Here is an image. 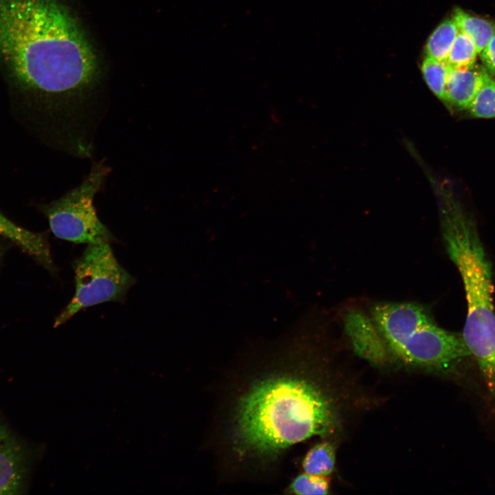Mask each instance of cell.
<instances>
[{
	"label": "cell",
	"instance_id": "cell-15",
	"mask_svg": "<svg viewBox=\"0 0 495 495\" xmlns=\"http://www.w3.org/2000/svg\"><path fill=\"white\" fill-rule=\"evenodd\" d=\"M466 110L472 118H495V80L488 72L481 87Z\"/></svg>",
	"mask_w": 495,
	"mask_h": 495
},
{
	"label": "cell",
	"instance_id": "cell-4",
	"mask_svg": "<svg viewBox=\"0 0 495 495\" xmlns=\"http://www.w3.org/2000/svg\"><path fill=\"white\" fill-rule=\"evenodd\" d=\"M75 293L56 317L63 324L80 310L106 302H121L136 280L114 256L109 242L88 244L73 263Z\"/></svg>",
	"mask_w": 495,
	"mask_h": 495
},
{
	"label": "cell",
	"instance_id": "cell-9",
	"mask_svg": "<svg viewBox=\"0 0 495 495\" xmlns=\"http://www.w3.org/2000/svg\"><path fill=\"white\" fill-rule=\"evenodd\" d=\"M345 330L359 355L375 364L385 360L387 347L371 318L358 311L350 313L345 318Z\"/></svg>",
	"mask_w": 495,
	"mask_h": 495
},
{
	"label": "cell",
	"instance_id": "cell-17",
	"mask_svg": "<svg viewBox=\"0 0 495 495\" xmlns=\"http://www.w3.org/2000/svg\"><path fill=\"white\" fill-rule=\"evenodd\" d=\"M449 69L446 62L428 56L421 65V71L428 86L437 97L445 102Z\"/></svg>",
	"mask_w": 495,
	"mask_h": 495
},
{
	"label": "cell",
	"instance_id": "cell-6",
	"mask_svg": "<svg viewBox=\"0 0 495 495\" xmlns=\"http://www.w3.org/2000/svg\"><path fill=\"white\" fill-rule=\"evenodd\" d=\"M404 362L437 371L450 369L470 353L462 334L432 322L416 330L390 349Z\"/></svg>",
	"mask_w": 495,
	"mask_h": 495
},
{
	"label": "cell",
	"instance_id": "cell-12",
	"mask_svg": "<svg viewBox=\"0 0 495 495\" xmlns=\"http://www.w3.org/2000/svg\"><path fill=\"white\" fill-rule=\"evenodd\" d=\"M452 19L459 31L473 41L478 54L495 34V23L472 16L460 8L455 9Z\"/></svg>",
	"mask_w": 495,
	"mask_h": 495
},
{
	"label": "cell",
	"instance_id": "cell-8",
	"mask_svg": "<svg viewBox=\"0 0 495 495\" xmlns=\"http://www.w3.org/2000/svg\"><path fill=\"white\" fill-rule=\"evenodd\" d=\"M28 476V452L0 421V494H18Z\"/></svg>",
	"mask_w": 495,
	"mask_h": 495
},
{
	"label": "cell",
	"instance_id": "cell-1",
	"mask_svg": "<svg viewBox=\"0 0 495 495\" xmlns=\"http://www.w3.org/2000/svg\"><path fill=\"white\" fill-rule=\"evenodd\" d=\"M98 70L91 45L61 0H0V74L27 129L58 133Z\"/></svg>",
	"mask_w": 495,
	"mask_h": 495
},
{
	"label": "cell",
	"instance_id": "cell-10",
	"mask_svg": "<svg viewBox=\"0 0 495 495\" xmlns=\"http://www.w3.org/2000/svg\"><path fill=\"white\" fill-rule=\"evenodd\" d=\"M487 70L474 65L466 68H450L446 100L460 110H466L481 87Z\"/></svg>",
	"mask_w": 495,
	"mask_h": 495
},
{
	"label": "cell",
	"instance_id": "cell-19",
	"mask_svg": "<svg viewBox=\"0 0 495 495\" xmlns=\"http://www.w3.org/2000/svg\"><path fill=\"white\" fill-rule=\"evenodd\" d=\"M479 55L485 69L495 77V34Z\"/></svg>",
	"mask_w": 495,
	"mask_h": 495
},
{
	"label": "cell",
	"instance_id": "cell-3",
	"mask_svg": "<svg viewBox=\"0 0 495 495\" xmlns=\"http://www.w3.org/2000/svg\"><path fill=\"white\" fill-rule=\"evenodd\" d=\"M442 194V235L463 284L467 314L462 336L471 353L495 346L492 264L472 217L450 192Z\"/></svg>",
	"mask_w": 495,
	"mask_h": 495
},
{
	"label": "cell",
	"instance_id": "cell-2",
	"mask_svg": "<svg viewBox=\"0 0 495 495\" xmlns=\"http://www.w3.org/2000/svg\"><path fill=\"white\" fill-rule=\"evenodd\" d=\"M336 423L331 402L316 386L277 376L259 382L241 399L236 434L245 449L274 452L314 435H329Z\"/></svg>",
	"mask_w": 495,
	"mask_h": 495
},
{
	"label": "cell",
	"instance_id": "cell-7",
	"mask_svg": "<svg viewBox=\"0 0 495 495\" xmlns=\"http://www.w3.org/2000/svg\"><path fill=\"white\" fill-rule=\"evenodd\" d=\"M371 319L389 350L410 333L434 320L415 303H382L371 309Z\"/></svg>",
	"mask_w": 495,
	"mask_h": 495
},
{
	"label": "cell",
	"instance_id": "cell-14",
	"mask_svg": "<svg viewBox=\"0 0 495 495\" xmlns=\"http://www.w3.org/2000/svg\"><path fill=\"white\" fill-rule=\"evenodd\" d=\"M458 32L453 19L442 22L428 40L426 45L427 56L445 62Z\"/></svg>",
	"mask_w": 495,
	"mask_h": 495
},
{
	"label": "cell",
	"instance_id": "cell-11",
	"mask_svg": "<svg viewBox=\"0 0 495 495\" xmlns=\"http://www.w3.org/2000/svg\"><path fill=\"white\" fill-rule=\"evenodd\" d=\"M0 236L10 239L36 259L45 268L54 271L49 244L45 237L15 224L0 210Z\"/></svg>",
	"mask_w": 495,
	"mask_h": 495
},
{
	"label": "cell",
	"instance_id": "cell-13",
	"mask_svg": "<svg viewBox=\"0 0 495 495\" xmlns=\"http://www.w3.org/2000/svg\"><path fill=\"white\" fill-rule=\"evenodd\" d=\"M336 452L330 442L323 441L315 445L307 453L302 467L305 472L327 476L334 470Z\"/></svg>",
	"mask_w": 495,
	"mask_h": 495
},
{
	"label": "cell",
	"instance_id": "cell-16",
	"mask_svg": "<svg viewBox=\"0 0 495 495\" xmlns=\"http://www.w3.org/2000/svg\"><path fill=\"white\" fill-rule=\"evenodd\" d=\"M477 50L471 38L459 31L445 62L450 68H466L475 65Z\"/></svg>",
	"mask_w": 495,
	"mask_h": 495
},
{
	"label": "cell",
	"instance_id": "cell-18",
	"mask_svg": "<svg viewBox=\"0 0 495 495\" xmlns=\"http://www.w3.org/2000/svg\"><path fill=\"white\" fill-rule=\"evenodd\" d=\"M292 492L302 495L327 494L329 490V481L324 476L305 472L298 476L289 487Z\"/></svg>",
	"mask_w": 495,
	"mask_h": 495
},
{
	"label": "cell",
	"instance_id": "cell-5",
	"mask_svg": "<svg viewBox=\"0 0 495 495\" xmlns=\"http://www.w3.org/2000/svg\"><path fill=\"white\" fill-rule=\"evenodd\" d=\"M109 171L102 162L95 164L79 186L60 198L40 206L56 237L87 244L109 243L114 239L98 218L94 206V197Z\"/></svg>",
	"mask_w": 495,
	"mask_h": 495
}]
</instances>
